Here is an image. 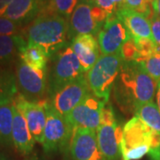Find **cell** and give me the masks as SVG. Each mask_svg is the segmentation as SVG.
Returning a JSON list of instances; mask_svg holds the SVG:
<instances>
[{
	"label": "cell",
	"instance_id": "1",
	"mask_svg": "<svg viewBox=\"0 0 160 160\" xmlns=\"http://www.w3.org/2000/svg\"><path fill=\"white\" fill-rule=\"evenodd\" d=\"M157 82L137 62H124L113 86V96L125 113H133L136 105L153 102Z\"/></svg>",
	"mask_w": 160,
	"mask_h": 160
},
{
	"label": "cell",
	"instance_id": "2",
	"mask_svg": "<svg viewBox=\"0 0 160 160\" xmlns=\"http://www.w3.org/2000/svg\"><path fill=\"white\" fill-rule=\"evenodd\" d=\"M24 34L29 42L42 47L49 59L71 43L69 23L57 13L43 10L27 25Z\"/></svg>",
	"mask_w": 160,
	"mask_h": 160
},
{
	"label": "cell",
	"instance_id": "3",
	"mask_svg": "<svg viewBox=\"0 0 160 160\" xmlns=\"http://www.w3.org/2000/svg\"><path fill=\"white\" fill-rule=\"evenodd\" d=\"M47 77V100H50L64 86L86 74L70 45L55 53Z\"/></svg>",
	"mask_w": 160,
	"mask_h": 160
},
{
	"label": "cell",
	"instance_id": "4",
	"mask_svg": "<svg viewBox=\"0 0 160 160\" xmlns=\"http://www.w3.org/2000/svg\"><path fill=\"white\" fill-rule=\"evenodd\" d=\"M124 62L121 52L101 55L95 64L86 72V79L91 92L105 103L109 102L115 81Z\"/></svg>",
	"mask_w": 160,
	"mask_h": 160
},
{
	"label": "cell",
	"instance_id": "5",
	"mask_svg": "<svg viewBox=\"0 0 160 160\" xmlns=\"http://www.w3.org/2000/svg\"><path fill=\"white\" fill-rule=\"evenodd\" d=\"M46 123L44 130L42 147L46 154L69 151L74 129L66 118L46 102Z\"/></svg>",
	"mask_w": 160,
	"mask_h": 160
},
{
	"label": "cell",
	"instance_id": "6",
	"mask_svg": "<svg viewBox=\"0 0 160 160\" xmlns=\"http://www.w3.org/2000/svg\"><path fill=\"white\" fill-rule=\"evenodd\" d=\"M153 130L133 117L123 127L121 141L122 160H139L149 154Z\"/></svg>",
	"mask_w": 160,
	"mask_h": 160
},
{
	"label": "cell",
	"instance_id": "7",
	"mask_svg": "<svg viewBox=\"0 0 160 160\" xmlns=\"http://www.w3.org/2000/svg\"><path fill=\"white\" fill-rule=\"evenodd\" d=\"M99 148L106 160H120L123 128L110 103H105L101 124L96 130Z\"/></svg>",
	"mask_w": 160,
	"mask_h": 160
},
{
	"label": "cell",
	"instance_id": "8",
	"mask_svg": "<svg viewBox=\"0 0 160 160\" xmlns=\"http://www.w3.org/2000/svg\"><path fill=\"white\" fill-rule=\"evenodd\" d=\"M109 14L93 3L82 0L76 6L69 18V33L71 39L79 35L97 36Z\"/></svg>",
	"mask_w": 160,
	"mask_h": 160
},
{
	"label": "cell",
	"instance_id": "9",
	"mask_svg": "<svg viewBox=\"0 0 160 160\" xmlns=\"http://www.w3.org/2000/svg\"><path fill=\"white\" fill-rule=\"evenodd\" d=\"M18 92L29 102H38L45 101L47 94L48 69H35L21 59L15 69Z\"/></svg>",
	"mask_w": 160,
	"mask_h": 160
},
{
	"label": "cell",
	"instance_id": "10",
	"mask_svg": "<svg viewBox=\"0 0 160 160\" xmlns=\"http://www.w3.org/2000/svg\"><path fill=\"white\" fill-rule=\"evenodd\" d=\"M105 102L92 93H89L65 118L73 129L84 128L97 130L102 121Z\"/></svg>",
	"mask_w": 160,
	"mask_h": 160
},
{
	"label": "cell",
	"instance_id": "11",
	"mask_svg": "<svg viewBox=\"0 0 160 160\" xmlns=\"http://www.w3.org/2000/svg\"><path fill=\"white\" fill-rule=\"evenodd\" d=\"M131 38L129 30L117 14L109 15L97 35L102 55L119 52L122 46Z\"/></svg>",
	"mask_w": 160,
	"mask_h": 160
},
{
	"label": "cell",
	"instance_id": "12",
	"mask_svg": "<svg viewBox=\"0 0 160 160\" xmlns=\"http://www.w3.org/2000/svg\"><path fill=\"white\" fill-rule=\"evenodd\" d=\"M89 93H91V91L86 74L64 86L47 101L57 112L66 118Z\"/></svg>",
	"mask_w": 160,
	"mask_h": 160
},
{
	"label": "cell",
	"instance_id": "13",
	"mask_svg": "<svg viewBox=\"0 0 160 160\" xmlns=\"http://www.w3.org/2000/svg\"><path fill=\"white\" fill-rule=\"evenodd\" d=\"M13 102L26 119L29 131L35 141L42 144L46 123V107L47 100L38 102H29L18 92Z\"/></svg>",
	"mask_w": 160,
	"mask_h": 160
},
{
	"label": "cell",
	"instance_id": "14",
	"mask_svg": "<svg viewBox=\"0 0 160 160\" xmlns=\"http://www.w3.org/2000/svg\"><path fill=\"white\" fill-rule=\"evenodd\" d=\"M69 153L72 160H106L99 148L96 132L74 129Z\"/></svg>",
	"mask_w": 160,
	"mask_h": 160
},
{
	"label": "cell",
	"instance_id": "15",
	"mask_svg": "<svg viewBox=\"0 0 160 160\" xmlns=\"http://www.w3.org/2000/svg\"><path fill=\"white\" fill-rule=\"evenodd\" d=\"M46 6L43 0H12L2 16L23 27L33 22Z\"/></svg>",
	"mask_w": 160,
	"mask_h": 160
},
{
	"label": "cell",
	"instance_id": "16",
	"mask_svg": "<svg viewBox=\"0 0 160 160\" xmlns=\"http://www.w3.org/2000/svg\"><path fill=\"white\" fill-rule=\"evenodd\" d=\"M70 46L85 72H87L100 58V46L92 35H79L71 40Z\"/></svg>",
	"mask_w": 160,
	"mask_h": 160
},
{
	"label": "cell",
	"instance_id": "17",
	"mask_svg": "<svg viewBox=\"0 0 160 160\" xmlns=\"http://www.w3.org/2000/svg\"><path fill=\"white\" fill-rule=\"evenodd\" d=\"M12 145L23 156L29 155L34 148L35 141L29 131L28 124L22 114L14 105L13 122H12Z\"/></svg>",
	"mask_w": 160,
	"mask_h": 160
},
{
	"label": "cell",
	"instance_id": "18",
	"mask_svg": "<svg viewBox=\"0 0 160 160\" xmlns=\"http://www.w3.org/2000/svg\"><path fill=\"white\" fill-rule=\"evenodd\" d=\"M129 30L132 38H150L152 39L150 21L148 17L128 8H124L116 12Z\"/></svg>",
	"mask_w": 160,
	"mask_h": 160
},
{
	"label": "cell",
	"instance_id": "19",
	"mask_svg": "<svg viewBox=\"0 0 160 160\" xmlns=\"http://www.w3.org/2000/svg\"><path fill=\"white\" fill-rule=\"evenodd\" d=\"M19 58L35 69L44 70L48 69V55L42 47L32 42L27 41V43L22 47L19 52Z\"/></svg>",
	"mask_w": 160,
	"mask_h": 160
},
{
	"label": "cell",
	"instance_id": "20",
	"mask_svg": "<svg viewBox=\"0 0 160 160\" xmlns=\"http://www.w3.org/2000/svg\"><path fill=\"white\" fill-rule=\"evenodd\" d=\"M17 94L15 73L0 65V106L13 102Z\"/></svg>",
	"mask_w": 160,
	"mask_h": 160
},
{
	"label": "cell",
	"instance_id": "21",
	"mask_svg": "<svg viewBox=\"0 0 160 160\" xmlns=\"http://www.w3.org/2000/svg\"><path fill=\"white\" fill-rule=\"evenodd\" d=\"M26 43L27 41L21 35H0V65L12 62L19 55L20 50Z\"/></svg>",
	"mask_w": 160,
	"mask_h": 160
},
{
	"label": "cell",
	"instance_id": "22",
	"mask_svg": "<svg viewBox=\"0 0 160 160\" xmlns=\"http://www.w3.org/2000/svg\"><path fill=\"white\" fill-rule=\"evenodd\" d=\"M14 102L0 106V144L6 147L12 145V122Z\"/></svg>",
	"mask_w": 160,
	"mask_h": 160
},
{
	"label": "cell",
	"instance_id": "23",
	"mask_svg": "<svg viewBox=\"0 0 160 160\" xmlns=\"http://www.w3.org/2000/svg\"><path fill=\"white\" fill-rule=\"evenodd\" d=\"M133 114L152 130L160 132V111L153 102L136 105Z\"/></svg>",
	"mask_w": 160,
	"mask_h": 160
},
{
	"label": "cell",
	"instance_id": "24",
	"mask_svg": "<svg viewBox=\"0 0 160 160\" xmlns=\"http://www.w3.org/2000/svg\"><path fill=\"white\" fill-rule=\"evenodd\" d=\"M78 0H48L45 10L57 13L69 21L72 12L78 6Z\"/></svg>",
	"mask_w": 160,
	"mask_h": 160
},
{
	"label": "cell",
	"instance_id": "25",
	"mask_svg": "<svg viewBox=\"0 0 160 160\" xmlns=\"http://www.w3.org/2000/svg\"><path fill=\"white\" fill-rule=\"evenodd\" d=\"M143 69L158 83L160 81V52L140 62Z\"/></svg>",
	"mask_w": 160,
	"mask_h": 160
},
{
	"label": "cell",
	"instance_id": "26",
	"mask_svg": "<svg viewBox=\"0 0 160 160\" xmlns=\"http://www.w3.org/2000/svg\"><path fill=\"white\" fill-rule=\"evenodd\" d=\"M139 52V59L137 62L150 57L156 52L157 45L153 39L150 38H136L134 39Z\"/></svg>",
	"mask_w": 160,
	"mask_h": 160
},
{
	"label": "cell",
	"instance_id": "27",
	"mask_svg": "<svg viewBox=\"0 0 160 160\" xmlns=\"http://www.w3.org/2000/svg\"><path fill=\"white\" fill-rule=\"evenodd\" d=\"M126 8L142 13L150 19L153 14V8L149 0H125Z\"/></svg>",
	"mask_w": 160,
	"mask_h": 160
},
{
	"label": "cell",
	"instance_id": "28",
	"mask_svg": "<svg viewBox=\"0 0 160 160\" xmlns=\"http://www.w3.org/2000/svg\"><path fill=\"white\" fill-rule=\"evenodd\" d=\"M120 52L124 62H137L139 59L137 46L134 39L132 38L122 46Z\"/></svg>",
	"mask_w": 160,
	"mask_h": 160
},
{
	"label": "cell",
	"instance_id": "29",
	"mask_svg": "<svg viewBox=\"0 0 160 160\" xmlns=\"http://www.w3.org/2000/svg\"><path fill=\"white\" fill-rule=\"evenodd\" d=\"M21 26L12 22L8 18L0 16V35L3 36H13L19 35Z\"/></svg>",
	"mask_w": 160,
	"mask_h": 160
},
{
	"label": "cell",
	"instance_id": "30",
	"mask_svg": "<svg viewBox=\"0 0 160 160\" xmlns=\"http://www.w3.org/2000/svg\"><path fill=\"white\" fill-rule=\"evenodd\" d=\"M150 160H160V132L153 130L152 140L149 151Z\"/></svg>",
	"mask_w": 160,
	"mask_h": 160
},
{
	"label": "cell",
	"instance_id": "31",
	"mask_svg": "<svg viewBox=\"0 0 160 160\" xmlns=\"http://www.w3.org/2000/svg\"><path fill=\"white\" fill-rule=\"evenodd\" d=\"M149 21L151 26L152 39L156 43V45L160 46V16L153 12V14L151 15Z\"/></svg>",
	"mask_w": 160,
	"mask_h": 160
},
{
	"label": "cell",
	"instance_id": "32",
	"mask_svg": "<svg viewBox=\"0 0 160 160\" xmlns=\"http://www.w3.org/2000/svg\"><path fill=\"white\" fill-rule=\"evenodd\" d=\"M92 3H93L95 6L102 8L109 15L115 14L117 12V7L112 0H93Z\"/></svg>",
	"mask_w": 160,
	"mask_h": 160
},
{
	"label": "cell",
	"instance_id": "33",
	"mask_svg": "<svg viewBox=\"0 0 160 160\" xmlns=\"http://www.w3.org/2000/svg\"><path fill=\"white\" fill-rule=\"evenodd\" d=\"M11 1L12 0H0V16L4 14L7 6L11 3Z\"/></svg>",
	"mask_w": 160,
	"mask_h": 160
},
{
	"label": "cell",
	"instance_id": "34",
	"mask_svg": "<svg viewBox=\"0 0 160 160\" xmlns=\"http://www.w3.org/2000/svg\"><path fill=\"white\" fill-rule=\"evenodd\" d=\"M151 5H152L153 12L156 14L160 16V0H154Z\"/></svg>",
	"mask_w": 160,
	"mask_h": 160
},
{
	"label": "cell",
	"instance_id": "35",
	"mask_svg": "<svg viewBox=\"0 0 160 160\" xmlns=\"http://www.w3.org/2000/svg\"><path fill=\"white\" fill-rule=\"evenodd\" d=\"M115 6L117 7V12L119 11L121 9L126 8V4H125V0H112Z\"/></svg>",
	"mask_w": 160,
	"mask_h": 160
},
{
	"label": "cell",
	"instance_id": "36",
	"mask_svg": "<svg viewBox=\"0 0 160 160\" xmlns=\"http://www.w3.org/2000/svg\"><path fill=\"white\" fill-rule=\"evenodd\" d=\"M157 86H158V91H157V101H158V109H159V111H160V81L159 82H158Z\"/></svg>",
	"mask_w": 160,
	"mask_h": 160
},
{
	"label": "cell",
	"instance_id": "37",
	"mask_svg": "<svg viewBox=\"0 0 160 160\" xmlns=\"http://www.w3.org/2000/svg\"><path fill=\"white\" fill-rule=\"evenodd\" d=\"M0 160H7V158H6V156L3 152H1L0 151Z\"/></svg>",
	"mask_w": 160,
	"mask_h": 160
},
{
	"label": "cell",
	"instance_id": "38",
	"mask_svg": "<svg viewBox=\"0 0 160 160\" xmlns=\"http://www.w3.org/2000/svg\"><path fill=\"white\" fill-rule=\"evenodd\" d=\"M31 160H42V159L38 158L37 156H32V157H31Z\"/></svg>",
	"mask_w": 160,
	"mask_h": 160
},
{
	"label": "cell",
	"instance_id": "39",
	"mask_svg": "<svg viewBox=\"0 0 160 160\" xmlns=\"http://www.w3.org/2000/svg\"><path fill=\"white\" fill-rule=\"evenodd\" d=\"M24 160H31V157H30V158H26V159H24Z\"/></svg>",
	"mask_w": 160,
	"mask_h": 160
},
{
	"label": "cell",
	"instance_id": "40",
	"mask_svg": "<svg viewBox=\"0 0 160 160\" xmlns=\"http://www.w3.org/2000/svg\"><path fill=\"white\" fill-rule=\"evenodd\" d=\"M153 1H154V0H149V2H150L151 4H152V2H153Z\"/></svg>",
	"mask_w": 160,
	"mask_h": 160
},
{
	"label": "cell",
	"instance_id": "41",
	"mask_svg": "<svg viewBox=\"0 0 160 160\" xmlns=\"http://www.w3.org/2000/svg\"><path fill=\"white\" fill-rule=\"evenodd\" d=\"M43 1H44L45 3H47V1H48V0H43Z\"/></svg>",
	"mask_w": 160,
	"mask_h": 160
},
{
	"label": "cell",
	"instance_id": "42",
	"mask_svg": "<svg viewBox=\"0 0 160 160\" xmlns=\"http://www.w3.org/2000/svg\"><path fill=\"white\" fill-rule=\"evenodd\" d=\"M86 1H90V2H92L93 0H86Z\"/></svg>",
	"mask_w": 160,
	"mask_h": 160
}]
</instances>
